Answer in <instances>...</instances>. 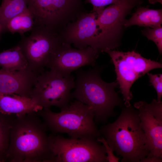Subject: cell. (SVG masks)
I'll return each instance as SVG.
<instances>
[{
    "mask_svg": "<svg viewBox=\"0 0 162 162\" xmlns=\"http://www.w3.org/2000/svg\"><path fill=\"white\" fill-rule=\"evenodd\" d=\"M47 127L37 112L16 116L4 154L10 162H49L50 138Z\"/></svg>",
    "mask_w": 162,
    "mask_h": 162,
    "instance_id": "cell-1",
    "label": "cell"
},
{
    "mask_svg": "<svg viewBox=\"0 0 162 162\" xmlns=\"http://www.w3.org/2000/svg\"><path fill=\"white\" fill-rule=\"evenodd\" d=\"M99 131L116 155L122 157V162H140L150 152L138 111L131 105L123 108L114 122L102 126Z\"/></svg>",
    "mask_w": 162,
    "mask_h": 162,
    "instance_id": "cell-2",
    "label": "cell"
},
{
    "mask_svg": "<svg viewBox=\"0 0 162 162\" xmlns=\"http://www.w3.org/2000/svg\"><path fill=\"white\" fill-rule=\"evenodd\" d=\"M87 70H77L75 87L70 98L92 109L95 123H105L115 115L114 107L122 103L115 88L117 82L107 83L101 78V69L96 66Z\"/></svg>",
    "mask_w": 162,
    "mask_h": 162,
    "instance_id": "cell-3",
    "label": "cell"
},
{
    "mask_svg": "<svg viewBox=\"0 0 162 162\" xmlns=\"http://www.w3.org/2000/svg\"><path fill=\"white\" fill-rule=\"evenodd\" d=\"M52 134L65 133L72 138L101 136L94 120L91 107L76 100L70 102L60 112L43 108L37 112Z\"/></svg>",
    "mask_w": 162,
    "mask_h": 162,
    "instance_id": "cell-4",
    "label": "cell"
},
{
    "mask_svg": "<svg viewBox=\"0 0 162 162\" xmlns=\"http://www.w3.org/2000/svg\"><path fill=\"white\" fill-rule=\"evenodd\" d=\"M85 0H27L34 24L60 35L70 23L82 13L88 11Z\"/></svg>",
    "mask_w": 162,
    "mask_h": 162,
    "instance_id": "cell-5",
    "label": "cell"
},
{
    "mask_svg": "<svg viewBox=\"0 0 162 162\" xmlns=\"http://www.w3.org/2000/svg\"><path fill=\"white\" fill-rule=\"evenodd\" d=\"M49 162H108L104 146L93 138H66L49 134Z\"/></svg>",
    "mask_w": 162,
    "mask_h": 162,
    "instance_id": "cell-6",
    "label": "cell"
},
{
    "mask_svg": "<svg viewBox=\"0 0 162 162\" xmlns=\"http://www.w3.org/2000/svg\"><path fill=\"white\" fill-rule=\"evenodd\" d=\"M115 68L117 82L123 94L126 107L130 106L133 95L130 88L138 78L153 69L162 68L160 62L148 59L133 50L124 52L106 49Z\"/></svg>",
    "mask_w": 162,
    "mask_h": 162,
    "instance_id": "cell-7",
    "label": "cell"
},
{
    "mask_svg": "<svg viewBox=\"0 0 162 162\" xmlns=\"http://www.w3.org/2000/svg\"><path fill=\"white\" fill-rule=\"evenodd\" d=\"M75 83L71 74L63 77L50 70L44 71L38 75L30 98L43 108L56 106L61 110L70 102Z\"/></svg>",
    "mask_w": 162,
    "mask_h": 162,
    "instance_id": "cell-8",
    "label": "cell"
},
{
    "mask_svg": "<svg viewBox=\"0 0 162 162\" xmlns=\"http://www.w3.org/2000/svg\"><path fill=\"white\" fill-rule=\"evenodd\" d=\"M27 37L17 44L31 70L38 75L44 71L51 56L62 42L60 35L43 26L34 24Z\"/></svg>",
    "mask_w": 162,
    "mask_h": 162,
    "instance_id": "cell-9",
    "label": "cell"
},
{
    "mask_svg": "<svg viewBox=\"0 0 162 162\" xmlns=\"http://www.w3.org/2000/svg\"><path fill=\"white\" fill-rule=\"evenodd\" d=\"M141 0H119L105 8L96 19L98 34V50L100 52L113 50L119 45L125 18Z\"/></svg>",
    "mask_w": 162,
    "mask_h": 162,
    "instance_id": "cell-10",
    "label": "cell"
},
{
    "mask_svg": "<svg viewBox=\"0 0 162 162\" xmlns=\"http://www.w3.org/2000/svg\"><path fill=\"white\" fill-rule=\"evenodd\" d=\"M100 53L90 46L74 48L62 42L51 56L47 67L62 76H68L82 67L94 66Z\"/></svg>",
    "mask_w": 162,
    "mask_h": 162,
    "instance_id": "cell-11",
    "label": "cell"
},
{
    "mask_svg": "<svg viewBox=\"0 0 162 162\" xmlns=\"http://www.w3.org/2000/svg\"><path fill=\"white\" fill-rule=\"evenodd\" d=\"M141 126L146 136L150 152L148 158H162V102L153 99L135 103Z\"/></svg>",
    "mask_w": 162,
    "mask_h": 162,
    "instance_id": "cell-12",
    "label": "cell"
},
{
    "mask_svg": "<svg viewBox=\"0 0 162 162\" xmlns=\"http://www.w3.org/2000/svg\"><path fill=\"white\" fill-rule=\"evenodd\" d=\"M97 16L92 11L81 13L76 20L69 23L60 35L62 42L72 44L78 49L90 46L99 52L97 43Z\"/></svg>",
    "mask_w": 162,
    "mask_h": 162,
    "instance_id": "cell-13",
    "label": "cell"
},
{
    "mask_svg": "<svg viewBox=\"0 0 162 162\" xmlns=\"http://www.w3.org/2000/svg\"><path fill=\"white\" fill-rule=\"evenodd\" d=\"M38 75L28 66L19 70L0 69V93L30 98Z\"/></svg>",
    "mask_w": 162,
    "mask_h": 162,
    "instance_id": "cell-14",
    "label": "cell"
},
{
    "mask_svg": "<svg viewBox=\"0 0 162 162\" xmlns=\"http://www.w3.org/2000/svg\"><path fill=\"white\" fill-rule=\"evenodd\" d=\"M42 108L30 98L0 93V112L2 113L18 115L37 112Z\"/></svg>",
    "mask_w": 162,
    "mask_h": 162,
    "instance_id": "cell-15",
    "label": "cell"
},
{
    "mask_svg": "<svg viewBox=\"0 0 162 162\" xmlns=\"http://www.w3.org/2000/svg\"><path fill=\"white\" fill-rule=\"evenodd\" d=\"M162 9H152L140 7L129 19H125L124 28L136 25L154 28L161 26Z\"/></svg>",
    "mask_w": 162,
    "mask_h": 162,
    "instance_id": "cell-16",
    "label": "cell"
},
{
    "mask_svg": "<svg viewBox=\"0 0 162 162\" xmlns=\"http://www.w3.org/2000/svg\"><path fill=\"white\" fill-rule=\"evenodd\" d=\"M28 66L27 61L18 45L0 53V66L2 69L19 70Z\"/></svg>",
    "mask_w": 162,
    "mask_h": 162,
    "instance_id": "cell-17",
    "label": "cell"
},
{
    "mask_svg": "<svg viewBox=\"0 0 162 162\" xmlns=\"http://www.w3.org/2000/svg\"><path fill=\"white\" fill-rule=\"evenodd\" d=\"M27 8V0H2L0 6V27L7 29L8 22Z\"/></svg>",
    "mask_w": 162,
    "mask_h": 162,
    "instance_id": "cell-18",
    "label": "cell"
},
{
    "mask_svg": "<svg viewBox=\"0 0 162 162\" xmlns=\"http://www.w3.org/2000/svg\"><path fill=\"white\" fill-rule=\"evenodd\" d=\"M34 24L33 15L28 8L12 18L8 22L7 29L11 33L23 34L31 30Z\"/></svg>",
    "mask_w": 162,
    "mask_h": 162,
    "instance_id": "cell-19",
    "label": "cell"
},
{
    "mask_svg": "<svg viewBox=\"0 0 162 162\" xmlns=\"http://www.w3.org/2000/svg\"><path fill=\"white\" fill-rule=\"evenodd\" d=\"M16 115L0 112V153L4 154L9 146L11 128Z\"/></svg>",
    "mask_w": 162,
    "mask_h": 162,
    "instance_id": "cell-20",
    "label": "cell"
},
{
    "mask_svg": "<svg viewBox=\"0 0 162 162\" xmlns=\"http://www.w3.org/2000/svg\"><path fill=\"white\" fill-rule=\"evenodd\" d=\"M142 34L149 40L152 41L156 45L159 53H162V26L152 28L146 27L142 31Z\"/></svg>",
    "mask_w": 162,
    "mask_h": 162,
    "instance_id": "cell-21",
    "label": "cell"
},
{
    "mask_svg": "<svg viewBox=\"0 0 162 162\" xmlns=\"http://www.w3.org/2000/svg\"><path fill=\"white\" fill-rule=\"evenodd\" d=\"M119 0H85V4H91L92 6V11L96 13L97 15L100 14L105 7L117 2Z\"/></svg>",
    "mask_w": 162,
    "mask_h": 162,
    "instance_id": "cell-22",
    "label": "cell"
},
{
    "mask_svg": "<svg viewBox=\"0 0 162 162\" xmlns=\"http://www.w3.org/2000/svg\"><path fill=\"white\" fill-rule=\"evenodd\" d=\"M151 85L155 89L157 94V100L161 101L162 97V74H153L147 73Z\"/></svg>",
    "mask_w": 162,
    "mask_h": 162,
    "instance_id": "cell-23",
    "label": "cell"
},
{
    "mask_svg": "<svg viewBox=\"0 0 162 162\" xmlns=\"http://www.w3.org/2000/svg\"><path fill=\"white\" fill-rule=\"evenodd\" d=\"M97 140L103 143L107 155V159L108 162H118L119 159V158L115 156L113 151L107 143L105 139L103 137L100 136L97 139Z\"/></svg>",
    "mask_w": 162,
    "mask_h": 162,
    "instance_id": "cell-24",
    "label": "cell"
},
{
    "mask_svg": "<svg viewBox=\"0 0 162 162\" xmlns=\"http://www.w3.org/2000/svg\"><path fill=\"white\" fill-rule=\"evenodd\" d=\"M140 162H161L162 159L152 158L146 157L141 160Z\"/></svg>",
    "mask_w": 162,
    "mask_h": 162,
    "instance_id": "cell-25",
    "label": "cell"
},
{
    "mask_svg": "<svg viewBox=\"0 0 162 162\" xmlns=\"http://www.w3.org/2000/svg\"><path fill=\"white\" fill-rule=\"evenodd\" d=\"M149 2L152 4H154L158 2L162 4V0H148Z\"/></svg>",
    "mask_w": 162,
    "mask_h": 162,
    "instance_id": "cell-26",
    "label": "cell"
},
{
    "mask_svg": "<svg viewBox=\"0 0 162 162\" xmlns=\"http://www.w3.org/2000/svg\"><path fill=\"white\" fill-rule=\"evenodd\" d=\"M0 160L2 162L6 161L5 158L4 154L0 153Z\"/></svg>",
    "mask_w": 162,
    "mask_h": 162,
    "instance_id": "cell-27",
    "label": "cell"
},
{
    "mask_svg": "<svg viewBox=\"0 0 162 162\" xmlns=\"http://www.w3.org/2000/svg\"><path fill=\"white\" fill-rule=\"evenodd\" d=\"M0 162H2V161L0 160Z\"/></svg>",
    "mask_w": 162,
    "mask_h": 162,
    "instance_id": "cell-28",
    "label": "cell"
},
{
    "mask_svg": "<svg viewBox=\"0 0 162 162\" xmlns=\"http://www.w3.org/2000/svg\"></svg>",
    "mask_w": 162,
    "mask_h": 162,
    "instance_id": "cell-29",
    "label": "cell"
}]
</instances>
